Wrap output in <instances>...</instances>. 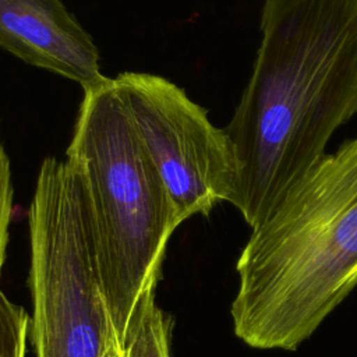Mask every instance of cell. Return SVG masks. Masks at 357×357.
Returning a JSON list of instances; mask_svg holds the SVG:
<instances>
[{
    "instance_id": "10",
    "label": "cell",
    "mask_w": 357,
    "mask_h": 357,
    "mask_svg": "<svg viewBox=\"0 0 357 357\" xmlns=\"http://www.w3.org/2000/svg\"><path fill=\"white\" fill-rule=\"evenodd\" d=\"M103 357H124L123 354V349L120 347L119 343H114L109 347V350L103 354Z\"/></svg>"
},
{
    "instance_id": "7",
    "label": "cell",
    "mask_w": 357,
    "mask_h": 357,
    "mask_svg": "<svg viewBox=\"0 0 357 357\" xmlns=\"http://www.w3.org/2000/svg\"><path fill=\"white\" fill-rule=\"evenodd\" d=\"M172 318L152 301L123 344L124 357H173Z\"/></svg>"
},
{
    "instance_id": "6",
    "label": "cell",
    "mask_w": 357,
    "mask_h": 357,
    "mask_svg": "<svg viewBox=\"0 0 357 357\" xmlns=\"http://www.w3.org/2000/svg\"><path fill=\"white\" fill-rule=\"evenodd\" d=\"M0 47L82 88L105 78L92 36L60 0H0Z\"/></svg>"
},
{
    "instance_id": "4",
    "label": "cell",
    "mask_w": 357,
    "mask_h": 357,
    "mask_svg": "<svg viewBox=\"0 0 357 357\" xmlns=\"http://www.w3.org/2000/svg\"><path fill=\"white\" fill-rule=\"evenodd\" d=\"M36 357H103L117 342L103 296L91 219L66 160L43 159L28 213Z\"/></svg>"
},
{
    "instance_id": "1",
    "label": "cell",
    "mask_w": 357,
    "mask_h": 357,
    "mask_svg": "<svg viewBox=\"0 0 357 357\" xmlns=\"http://www.w3.org/2000/svg\"><path fill=\"white\" fill-rule=\"evenodd\" d=\"M250 79L225 127L233 206L252 229L357 113V0H264Z\"/></svg>"
},
{
    "instance_id": "5",
    "label": "cell",
    "mask_w": 357,
    "mask_h": 357,
    "mask_svg": "<svg viewBox=\"0 0 357 357\" xmlns=\"http://www.w3.org/2000/svg\"><path fill=\"white\" fill-rule=\"evenodd\" d=\"M113 79L180 220L233 205L238 166L225 128L165 77L126 71Z\"/></svg>"
},
{
    "instance_id": "8",
    "label": "cell",
    "mask_w": 357,
    "mask_h": 357,
    "mask_svg": "<svg viewBox=\"0 0 357 357\" xmlns=\"http://www.w3.org/2000/svg\"><path fill=\"white\" fill-rule=\"evenodd\" d=\"M29 317L0 290V357H25Z\"/></svg>"
},
{
    "instance_id": "2",
    "label": "cell",
    "mask_w": 357,
    "mask_h": 357,
    "mask_svg": "<svg viewBox=\"0 0 357 357\" xmlns=\"http://www.w3.org/2000/svg\"><path fill=\"white\" fill-rule=\"evenodd\" d=\"M234 335L297 350L357 286V138L325 153L251 230L236 264Z\"/></svg>"
},
{
    "instance_id": "3",
    "label": "cell",
    "mask_w": 357,
    "mask_h": 357,
    "mask_svg": "<svg viewBox=\"0 0 357 357\" xmlns=\"http://www.w3.org/2000/svg\"><path fill=\"white\" fill-rule=\"evenodd\" d=\"M82 89L66 162L84 192L103 296L123 347L155 301L167 243L183 222L114 79Z\"/></svg>"
},
{
    "instance_id": "9",
    "label": "cell",
    "mask_w": 357,
    "mask_h": 357,
    "mask_svg": "<svg viewBox=\"0 0 357 357\" xmlns=\"http://www.w3.org/2000/svg\"><path fill=\"white\" fill-rule=\"evenodd\" d=\"M13 213V181L11 166L0 135V275L6 262L8 227Z\"/></svg>"
}]
</instances>
